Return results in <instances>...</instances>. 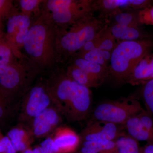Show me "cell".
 Listing matches in <instances>:
<instances>
[{
	"label": "cell",
	"instance_id": "1",
	"mask_svg": "<svg viewBox=\"0 0 153 153\" xmlns=\"http://www.w3.org/2000/svg\"><path fill=\"white\" fill-rule=\"evenodd\" d=\"M53 103L68 121L85 120L91 112L92 92L90 88L77 83L59 71L46 80Z\"/></svg>",
	"mask_w": 153,
	"mask_h": 153
},
{
	"label": "cell",
	"instance_id": "2",
	"mask_svg": "<svg viewBox=\"0 0 153 153\" xmlns=\"http://www.w3.org/2000/svg\"><path fill=\"white\" fill-rule=\"evenodd\" d=\"M57 30L48 12L43 9L33 20L22 49L25 58L39 71L51 66L57 59Z\"/></svg>",
	"mask_w": 153,
	"mask_h": 153
},
{
	"label": "cell",
	"instance_id": "3",
	"mask_svg": "<svg viewBox=\"0 0 153 153\" xmlns=\"http://www.w3.org/2000/svg\"><path fill=\"white\" fill-rule=\"evenodd\" d=\"M38 71L25 58L16 63L0 65V94L11 104L19 108Z\"/></svg>",
	"mask_w": 153,
	"mask_h": 153
},
{
	"label": "cell",
	"instance_id": "4",
	"mask_svg": "<svg viewBox=\"0 0 153 153\" xmlns=\"http://www.w3.org/2000/svg\"><path fill=\"white\" fill-rule=\"evenodd\" d=\"M153 48L151 39L119 42L111 52L109 74L118 82H125L137 65Z\"/></svg>",
	"mask_w": 153,
	"mask_h": 153
},
{
	"label": "cell",
	"instance_id": "5",
	"mask_svg": "<svg viewBox=\"0 0 153 153\" xmlns=\"http://www.w3.org/2000/svg\"><path fill=\"white\" fill-rule=\"evenodd\" d=\"M103 22L91 15L85 17L67 29H58L56 48L58 57L76 54L84 44L93 40L105 27Z\"/></svg>",
	"mask_w": 153,
	"mask_h": 153
},
{
	"label": "cell",
	"instance_id": "6",
	"mask_svg": "<svg viewBox=\"0 0 153 153\" xmlns=\"http://www.w3.org/2000/svg\"><path fill=\"white\" fill-rule=\"evenodd\" d=\"M94 3L91 0H46L42 5L58 29H66L93 15Z\"/></svg>",
	"mask_w": 153,
	"mask_h": 153
},
{
	"label": "cell",
	"instance_id": "7",
	"mask_svg": "<svg viewBox=\"0 0 153 153\" xmlns=\"http://www.w3.org/2000/svg\"><path fill=\"white\" fill-rule=\"evenodd\" d=\"M143 108L140 101L133 97L108 100L96 107L90 120L123 126L130 118L138 114Z\"/></svg>",
	"mask_w": 153,
	"mask_h": 153
},
{
	"label": "cell",
	"instance_id": "8",
	"mask_svg": "<svg viewBox=\"0 0 153 153\" xmlns=\"http://www.w3.org/2000/svg\"><path fill=\"white\" fill-rule=\"evenodd\" d=\"M53 104L46 81L36 82L28 89L20 102L18 124L27 126L33 119Z\"/></svg>",
	"mask_w": 153,
	"mask_h": 153
},
{
	"label": "cell",
	"instance_id": "9",
	"mask_svg": "<svg viewBox=\"0 0 153 153\" xmlns=\"http://www.w3.org/2000/svg\"><path fill=\"white\" fill-rule=\"evenodd\" d=\"M127 134L123 126L90 120L79 135L81 142L115 141Z\"/></svg>",
	"mask_w": 153,
	"mask_h": 153
},
{
	"label": "cell",
	"instance_id": "10",
	"mask_svg": "<svg viewBox=\"0 0 153 153\" xmlns=\"http://www.w3.org/2000/svg\"><path fill=\"white\" fill-rule=\"evenodd\" d=\"M63 117L60 110L53 104L33 119L26 126L30 129L35 138L47 137L61 126Z\"/></svg>",
	"mask_w": 153,
	"mask_h": 153
},
{
	"label": "cell",
	"instance_id": "11",
	"mask_svg": "<svg viewBox=\"0 0 153 153\" xmlns=\"http://www.w3.org/2000/svg\"><path fill=\"white\" fill-rule=\"evenodd\" d=\"M51 136L57 153H74L79 149V135L68 127L60 126Z\"/></svg>",
	"mask_w": 153,
	"mask_h": 153
},
{
	"label": "cell",
	"instance_id": "12",
	"mask_svg": "<svg viewBox=\"0 0 153 153\" xmlns=\"http://www.w3.org/2000/svg\"><path fill=\"white\" fill-rule=\"evenodd\" d=\"M7 18L8 21L5 38L12 45L17 34L29 31L33 22L32 15L19 12L14 9Z\"/></svg>",
	"mask_w": 153,
	"mask_h": 153
},
{
	"label": "cell",
	"instance_id": "13",
	"mask_svg": "<svg viewBox=\"0 0 153 153\" xmlns=\"http://www.w3.org/2000/svg\"><path fill=\"white\" fill-rule=\"evenodd\" d=\"M153 79V54H148L140 61L126 79L132 85H143Z\"/></svg>",
	"mask_w": 153,
	"mask_h": 153
},
{
	"label": "cell",
	"instance_id": "14",
	"mask_svg": "<svg viewBox=\"0 0 153 153\" xmlns=\"http://www.w3.org/2000/svg\"><path fill=\"white\" fill-rule=\"evenodd\" d=\"M6 136L11 141L17 152H22L31 148L35 139L30 129L20 124L10 129Z\"/></svg>",
	"mask_w": 153,
	"mask_h": 153
},
{
	"label": "cell",
	"instance_id": "15",
	"mask_svg": "<svg viewBox=\"0 0 153 153\" xmlns=\"http://www.w3.org/2000/svg\"><path fill=\"white\" fill-rule=\"evenodd\" d=\"M109 28L112 36L119 42L151 39L150 35L140 27H128L114 23Z\"/></svg>",
	"mask_w": 153,
	"mask_h": 153
},
{
	"label": "cell",
	"instance_id": "16",
	"mask_svg": "<svg viewBox=\"0 0 153 153\" xmlns=\"http://www.w3.org/2000/svg\"><path fill=\"white\" fill-rule=\"evenodd\" d=\"M123 126L127 134L138 141L153 143V134L143 126L137 115L130 118Z\"/></svg>",
	"mask_w": 153,
	"mask_h": 153
},
{
	"label": "cell",
	"instance_id": "17",
	"mask_svg": "<svg viewBox=\"0 0 153 153\" xmlns=\"http://www.w3.org/2000/svg\"><path fill=\"white\" fill-rule=\"evenodd\" d=\"M71 64L84 70L102 83L109 75L108 68L77 56Z\"/></svg>",
	"mask_w": 153,
	"mask_h": 153
},
{
	"label": "cell",
	"instance_id": "18",
	"mask_svg": "<svg viewBox=\"0 0 153 153\" xmlns=\"http://www.w3.org/2000/svg\"><path fill=\"white\" fill-rule=\"evenodd\" d=\"M66 73L67 76L77 83L89 88L97 87L102 84L97 79L74 64H71L67 67Z\"/></svg>",
	"mask_w": 153,
	"mask_h": 153
},
{
	"label": "cell",
	"instance_id": "19",
	"mask_svg": "<svg viewBox=\"0 0 153 153\" xmlns=\"http://www.w3.org/2000/svg\"><path fill=\"white\" fill-rule=\"evenodd\" d=\"M25 56L7 41L0 36V65L19 62Z\"/></svg>",
	"mask_w": 153,
	"mask_h": 153
},
{
	"label": "cell",
	"instance_id": "20",
	"mask_svg": "<svg viewBox=\"0 0 153 153\" xmlns=\"http://www.w3.org/2000/svg\"><path fill=\"white\" fill-rule=\"evenodd\" d=\"M140 147L138 141L127 134L115 140V146L106 153H140Z\"/></svg>",
	"mask_w": 153,
	"mask_h": 153
},
{
	"label": "cell",
	"instance_id": "21",
	"mask_svg": "<svg viewBox=\"0 0 153 153\" xmlns=\"http://www.w3.org/2000/svg\"><path fill=\"white\" fill-rule=\"evenodd\" d=\"M115 141L80 142L77 153H106L114 147Z\"/></svg>",
	"mask_w": 153,
	"mask_h": 153
},
{
	"label": "cell",
	"instance_id": "22",
	"mask_svg": "<svg viewBox=\"0 0 153 153\" xmlns=\"http://www.w3.org/2000/svg\"><path fill=\"white\" fill-rule=\"evenodd\" d=\"M19 110V108L11 104L0 94V131L8 125Z\"/></svg>",
	"mask_w": 153,
	"mask_h": 153
},
{
	"label": "cell",
	"instance_id": "23",
	"mask_svg": "<svg viewBox=\"0 0 153 153\" xmlns=\"http://www.w3.org/2000/svg\"><path fill=\"white\" fill-rule=\"evenodd\" d=\"M112 19L116 24H120L128 27H140L141 24L139 12H126L119 11L113 15Z\"/></svg>",
	"mask_w": 153,
	"mask_h": 153
},
{
	"label": "cell",
	"instance_id": "24",
	"mask_svg": "<svg viewBox=\"0 0 153 153\" xmlns=\"http://www.w3.org/2000/svg\"><path fill=\"white\" fill-rule=\"evenodd\" d=\"M99 40L98 49L108 50L112 52L117 44L114 37L112 36L109 27L105 26L97 35Z\"/></svg>",
	"mask_w": 153,
	"mask_h": 153
},
{
	"label": "cell",
	"instance_id": "25",
	"mask_svg": "<svg viewBox=\"0 0 153 153\" xmlns=\"http://www.w3.org/2000/svg\"><path fill=\"white\" fill-rule=\"evenodd\" d=\"M141 94L146 110L153 117V79L142 85Z\"/></svg>",
	"mask_w": 153,
	"mask_h": 153
},
{
	"label": "cell",
	"instance_id": "26",
	"mask_svg": "<svg viewBox=\"0 0 153 153\" xmlns=\"http://www.w3.org/2000/svg\"><path fill=\"white\" fill-rule=\"evenodd\" d=\"M21 12L25 13L31 14L33 13L39 15V8L44 3V0H20L18 1Z\"/></svg>",
	"mask_w": 153,
	"mask_h": 153
},
{
	"label": "cell",
	"instance_id": "27",
	"mask_svg": "<svg viewBox=\"0 0 153 153\" xmlns=\"http://www.w3.org/2000/svg\"><path fill=\"white\" fill-rule=\"evenodd\" d=\"M76 55L77 57H81L92 63L99 64L108 69V63L103 59L98 49Z\"/></svg>",
	"mask_w": 153,
	"mask_h": 153
},
{
	"label": "cell",
	"instance_id": "28",
	"mask_svg": "<svg viewBox=\"0 0 153 153\" xmlns=\"http://www.w3.org/2000/svg\"><path fill=\"white\" fill-rule=\"evenodd\" d=\"M143 126L153 134V117L144 108L137 114Z\"/></svg>",
	"mask_w": 153,
	"mask_h": 153
},
{
	"label": "cell",
	"instance_id": "29",
	"mask_svg": "<svg viewBox=\"0 0 153 153\" xmlns=\"http://www.w3.org/2000/svg\"><path fill=\"white\" fill-rule=\"evenodd\" d=\"M13 1L0 0V20L3 18H7L14 9Z\"/></svg>",
	"mask_w": 153,
	"mask_h": 153
},
{
	"label": "cell",
	"instance_id": "30",
	"mask_svg": "<svg viewBox=\"0 0 153 153\" xmlns=\"http://www.w3.org/2000/svg\"><path fill=\"white\" fill-rule=\"evenodd\" d=\"M38 147L41 153H57L55 151L51 135L47 137Z\"/></svg>",
	"mask_w": 153,
	"mask_h": 153
},
{
	"label": "cell",
	"instance_id": "31",
	"mask_svg": "<svg viewBox=\"0 0 153 153\" xmlns=\"http://www.w3.org/2000/svg\"><path fill=\"white\" fill-rule=\"evenodd\" d=\"M0 153H17L11 141L7 136L0 140Z\"/></svg>",
	"mask_w": 153,
	"mask_h": 153
},
{
	"label": "cell",
	"instance_id": "32",
	"mask_svg": "<svg viewBox=\"0 0 153 153\" xmlns=\"http://www.w3.org/2000/svg\"><path fill=\"white\" fill-rule=\"evenodd\" d=\"M139 17L141 24H153V7H150L139 11Z\"/></svg>",
	"mask_w": 153,
	"mask_h": 153
},
{
	"label": "cell",
	"instance_id": "33",
	"mask_svg": "<svg viewBox=\"0 0 153 153\" xmlns=\"http://www.w3.org/2000/svg\"><path fill=\"white\" fill-rule=\"evenodd\" d=\"M96 37L93 40L88 41L81 49L77 52L76 55H79L85 52H89L94 49H98L99 41L97 37Z\"/></svg>",
	"mask_w": 153,
	"mask_h": 153
},
{
	"label": "cell",
	"instance_id": "34",
	"mask_svg": "<svg viewBox=\"0 0 153 153\" xmlns=\"http://www.w3.org/2000/svg\"><path fill=\"white\" fill-rule=\"evenodd\" d=\"M140 153H153V143H147L141 147Z\"/></svg>",
	"mask_w": 153,
	"mask_h": 153
},
{
	"label": "cell",
	"instance_id": "35",
	"mask_svg": "<svg viewBox=\"0 0 153 153\" xmlns=\"http://www.w3.org/2000/svg\"><path fill=\"white\" fill-rule=\"evenodd\" d=\"M100 54L103 57L105 60L108 63L110 62L111 58V51H108V50H103V49H100Z\"/></svg>",
	"mask_w": 153,
	"mask_h": 153
},
{
	"label": "cell",
	"instance_id": "36",
	"mask_svg": "<svg viewBox=\"0 0 153 153\" xmlns=\"http://www.w3.org/2000/svg\"><path fill=\"white\" fill-rule=\"evenodd\" d=\"M21 153H41V151L38 148V146L34 149H32V148H29L24 152Z\"/></svg>",
	"mask_w": 153,
	"mask_h": 153
},
{
	"label": "cell",
	"instance_id": "37",
	"mask_svg": "<svg viewBox=\"0 0 153 153\" xmlns=\"http://www.w3.org/2000/svg\"><path fill=\"white\" fill-rule=\"evenodd\" d=\"M4 135H3L2 134L1 131H0V140H1V138Z\"/></svg>",
	"mask_w": 153,
	"mask_h": 153
},
{
	"label": "cell",
	"instance_id": "38",
	"mask_svg": "<svg viewBox=\"0 0 153 153\" xmlns=\"http://www.w3.org/2000/svg\"></svg>",
	"mask_w": 153,
	"mask_h": 153
}]
</instances>
